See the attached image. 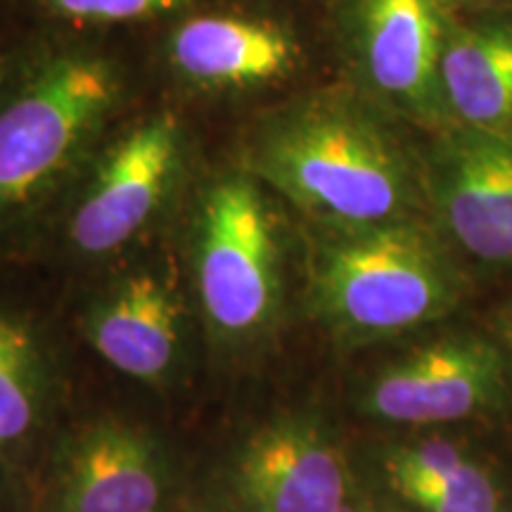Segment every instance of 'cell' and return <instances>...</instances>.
Returning <instances> with one entry per match:
<instances>
[{
  "label": "cell",
  "instance_id": "obj_9",
  "mask_svg": "<svg viewBox=\"0 0 512 512\" xmlns=\"http://www.w3.org/2000/svg\"><path fill=\"white\" fill-rule=\"evenodd\" d=\"M356 384L358 415L384 427L427 432L494 415L508 403V361L472 330L408 337Z\"/></svg>",
  "mask_w": 512,
  "mask_h": 512
},
{
  "label": "cell",
  "instance_id": "obj_13",
  "mask_svg": "<svg viewBox=\"0 0 512 512\" xmlns=\"http://www.w3.org/2000/svg\"><path fill=\"white\" fill-rule=\"evenodd\" d=\"M62 368L41 320L0 299V472L22 484L36 477L60 430Z\"/></svg>",
  "mask_w": 512,
  "mask_h": 512
},
{
  "label": "cell",
  "instance_id": "obj_12",
  "mask_svg": "<svg viewBox=\"0 0 512 512\" xmlns=\"http://www.w3.org/2000/svg\"><path fill=\"white\" fill-rule=\"evenodd\" d=\"M354 453L382 512H512L505 477L460 441L406 434Z\"/></svg>",
  "mask_w": 512,
  "mask_h": 512
},
{
  "label": "cell",
  "instance_id": "obj_7",
  "mask_svg": "<svg viewBox=\"0 0 512 512\" xmlns=\"http://www.w3.org/2000/svg\"><path fill=\"white\" fill-rule=\"evenodd\" d=\"M145 245L105 266L79 309V332L112 370L155 392L190 380L204 337L181 252Z\"/></svg>",
  "mask_w": 512,
  "mask_h": 512
},
{
  "label": "cell",
  "instance_id": "obj_5",
  "mask_svg": "<svg viewBox=\"0 0 512 512\" xmlns=\"http://www.w3.org/2000/svg\"><path fill=\"white\" fill-rule=\"evenodd\" d=\"M185 512H382L354 446L316 406L280 408L190 472Z\"/></svg>",
  "mask_w": 512,
  "mask_h": 512
},
{
  "label": "cell",
  "instance_id": "obj_4",
  "mask_svg": "<svg viewBox=\"0 0 512 512\" xmlns=\"http://www.w3.org/2000/svg\"><path fill=\"white\" fill-rule=\"evenodd\" d=\"M124 98L105 55L64 50L0 86V245L79 176Z\"/></svg>",
  "mask_w": 512,
  "mask_h": 512
},
{
  "label": "cell",
  "instance_id": "obj_16",
  "mask_svg": "<svg viewBox=\"0 0 512 512\" xmlns=\"http://www.w3.org/2000/svg\"><path fill=\"white\" fill-rule=\"evenodd\" d=\"M55 15L72 22L112 24L147 19L183 8L190 0H43Z\"/></svg>",
  "mask_w": 512,
  "mask_h": 512
},
{
  "label": "cell",
  "instance_id": "obj_11",
  "mask_svg": "<svg viewBox=\"0 0 512 512\" xmlns=\"http://www.w3.org/2000/svg\"><path fill=\"white\" fill-rule=\"evenodd\" d=\"M356 55L375 102L427 131L453 126L441 88L448 24L441 0H358Z\"/></svg>",
  "mask_w": 512,
  "mask_h": 512
},
{
  "label": "cell",
  "instance_id": "obj_1",
  "mask_svg": "<svg viewBox=\"0 0 512 512\" xmlns=\"http://www.w3.org/2000/svg\"><path fill=\"white\" fill-rule=\"evenodd\" d=\"M247 169L309 228H358L430 216L422 157L384 107L349 91H320L254 126Z\"/></svg>",
  "mask_w": 512,
  "mask_h": 512
},
{
  "label": "cell",
  "instance_id": "obj_2",
  "mask_svg": "<svg viewBox=\"0 0 512 512\" xmlns=\"http://www.w3.org/2000/svg\"><path fill=\"white\" fill-rule=\"evenodd\" d=\"M465 292L458 249L432 216L309 228L306 235L304 309L339 351L434 328L463 304Z\"/></svg>",
  "mask_w": 512,
  "mask_h": 512
},
{
  "label": "cell",
  "instance_id": "obj_14",
  "mask_svg": "<svg viewBox=\"0 0 512 512\" xmlns=\"http://www.w3.org/2000/svg\"><path fill=\"white\" fill-rule=\"evenodd\" d=\"M169 60L200 91L245 93L285 81L299 64V43L266 19L200 15L174 31Z\"/></svg>",
  "mask_w": 512,
  "mask_h": 512
},
{
  "label": "cell",
  "instance_id": "obj_15",
  "mask_svg": "<svg viewBox=\"0 0 512 512\" xmlns=\"http://www.w3.org/2000/svg\"><path fill=\"white\" fill-rule=\"evenodd\" d=\"M441 88L453 126L512 131V24L448 29Z\"/></svg>",
  "mask_w": 512,
  "mask_h": 512
},
{
  "label": "cell",
  "instance_id": "obj_6",
  "mask_svg": "<svg viewBox=\"0 0 512 512\" xmlns=\"http://www.w3.org/2000/svg\"><path fill=\"white\" fill-rule=\"evenodd\" d=\"M188 169V133L174 112L140 117L98 145L57 219L69 261L107 266L150 245L174 209Z\"/></svg>",
  "mask_w": 512,
  "mask_h": 512
},
{
  "label": "cell",
  "instance_id": "obj_10",
  "mask_svg": "<svg viewBox=\"0 0 512 512\" xmlns=\"http://www.w3.org/2000/svg\"><path fill=\"white\" fill-rule=\"evenodd\" d=\"M422 157L427 211L451 245L512 268V131L451 126Z\"/></svg>",
  "mask_w": 512,
  "mask_h": 512
},
{
  "label": "cell",
  "instance_id": "obj_8",
  "mask_svg": "<svg viewBox=\"0 0 512 512\" xmlns=\"http://www.w3.org/2000/svg\"><path fill=\"white\" fill-rule=\"evenodd\" d=\"M190 470L143 422L88 415L55 432L38 463L29 512H185Z\"/></svg>",
  "mask_w": 512,
  "mask_h": 512
},
{
  "label": "cell",
  "instance_id": "obj_17",
  "mask_svg": "<svg viewBox=\"0 0 512 512\" xmlns=\"http://www.w3.org/2000/svg\"><path fill=\"white\" fill-rule=\"evenodd\" d=\"M503 332H505V342H508V349H510V356H512V306H510L508 316H505Z\"/></svg>",
  "mask_w": 512,
  "mask_h": 512
},
{
  "label": "cell",
  "instance_id": "obj_3",
  "mask_svg": "<svg viewBox=\"0 0 512 512\" xmlns=\"http://www.w3.org/2000/svg\"><path fill=\"white\" fill-rule=\"evenodd\" d=\"M259 178L223 171L190 207L181 252L204 349L219 363L254 361L290 311L292 238Z\"/></svg>",
  "mask_w": 512,
  "mask_h": 512
}]
</instances>
